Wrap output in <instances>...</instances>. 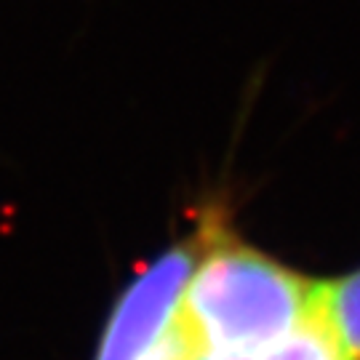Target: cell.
<instances>
[{"mask_svg": "<svg viewBox=\"0 0 360 360\" xmlns=\"http://www.w3.org/2000/svg\"><path fill=\"white\" fill-rule=\"evenodd\" d=\"M318 283L203 221V251L179 321L195 349L254 352L291 334L315 312Z\"/></svg>", "mask_w": 360, "mask_h": 360, "instance_id": "cell-1", "label": "cell"}, {"mask_svg": "<svg viewBox=\"0 0 360 360\" xmlns=\"http://www.w3.org/2000/svg\"><path fill=\"white\" fill-rule=\"evenodd\" d=\"M203 251V227L168 245L131 281L110 309L94 360H144L176 326L184 291Z\"/></svg>", "mask_w": 360, "mask_h": 360, "instance_id": "cell-2", "label": "cell"}, {"mask_svg": "<svg viewBox=\"0 0 360 360\" xmlns=\"http://www.w3.org/2000/svg\"><path fill=\"white\" fill-rule=\"evenodd\" d=\"M318 312L352 360H360V270L318 283Z\"/></svg>", "mask_w": 360, "mask_h": 360, "instance_id": "cell-3", "label": "cell"}, {"mask_svg": "<svg viewBox=\"0 0 360 360\" xmlns=\"http://www.w3.org/2000/svg\"><path fill=\"white\" fill-rule=\"evenodd\" d=\"M193 349H195L193 339L184 331L181 321H176V326L163 336V342H160L144 360H187L193 355Z\"/></svg>", "mask_w": 360, "mask_h": 360, "instance_id": "cell-4", "label": "cell"}]
</instances>
